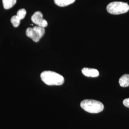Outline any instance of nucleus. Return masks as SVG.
Here are the masks:
<instances>
[{"label": "nucleus", "mask_w": 129, "mask_h": 129, "mask_svg": "<svg viewBox=\"0 0 129 129\" xmlns=\"http://www.w3.org/2000/svg\"><path fill=\"white\" fill-rule=\"evenodd\" d=\"M129 5L127 3L121 2H113L110 3L107 6V11L112 14H120L128 12Z\"/></svg>", "instance_id": "7ed1b4c3"}, {"label": "nucleus", "mask_w": 129, "mask_h": 129, "mask_svg": "<svg viewBox=\"0 0 129 129\" xmlns=\"http://www.w3.org/2000/svg\"><path fill=\"white\" fill-rule=\"evenodd\" d=\"M119 84L121 87H129V74H124L119 79Z\"/></svg>", "instance_id": "0eeeda50"}, {"label": "nucleus", "mask_w": 129, "mask_h": 129, "mask_svg": "<svg viewBox=\"0 0 129 129\" xmlns=\"http://www.w3.org/2000/svg\"><path fill=\"white\" fill-rule=\"evenodd\" d=\"M21 20L16 15H14L11 19V22L14 27H17L20 23Z\"/></svg>", "instance_id": "9d476101"}, {"label": "nucleus", "mask_w": 129, "mask_h": 129, "mask_svg": "<svg viewBox=\"0 0 129 129\" xmlns=\"http://www.w3.org/2000/svg\"><path fill=\"white\" fill-rule=\"evenodd\" d=\"M5 9H9L12 8L16 3V0H2Z\"/></svg>", "instance_id": "1a4fd4ad"}, {"label": "nucleus", "mask_w": 129, "mask_h": 129, "mask_svg": "<svg viewBox=\"0 0 129 129\" xmlns=\"http://www.w3.org/2000/svg\"><path fill=\"white\" fill-rule=\"evenodd\" d=\"M123 104L125 107L129 108V98L125 99L123 101Z\"/></svg>", "instance_id": "f8f14e48"}, {"label": "nucleus", "mask_w": 129, "mask_h": 129, "mask_svg": "<svg viewBox=\"0 0 129 129\" xmlns=\"http://www.w3.org/2000/svg\"><path fill=\"white\" fill-rule=\"evenodd\" d=\"M82 74L88 77L95 78L99 76V72L96 69L84 68L82 69Z\"/></svg>", "instance_id": "423d86ee"}, {"label": "nucleus", "mask_w": 129, "mask_h": 129, "mask_svg": "<svg viewBox=\"0 0 129 129\" xmlns=\"http://www.w3.org/2000/svg\"><path fill=\"white\" fill-rule=\"evenodd\" d=\"M31 20L34 23L40 27H46L48 25L47 21L43 18V14L40 11H37L33 14L31 17Z\"/></svg>", "instance_id": "39448f33"}, {"label": "nucleus", "mask_w": 129, "mask_h": 129, "mask_svg": "<svg viewBox=\"0 0 129 129\" xmlns=\"http://www.w3.org/2000/svg\"><path fill=\"white\" fill-rule=\"evenodd\" d=\"M45 33V28L36 26L33 28H28L26 31V35L31 38L35 42L39 41Z\"/></svg>", "instance_id": "20e7f679"}, {"label": "nucleus", "mask_w": 129, "mask_h": 129, "mask_svg": "<svg viewBox=\"0 0 129 129\" xmlns=\"http://www.w3.org/2000/svg\"><path fill=\"white\" fill-rule=\"evenodd\" d=\"M56 5L60 7H64L74 3L75 0H54Z\"/></svg>", "instance_id": "6e6552de"}, {"label": "nucleus", "mask_w": 129, "mask_h": 129, "mask_svg": "<svg viewBox=\"0 0 129 129\" xmlns=\"http://www.w3.org/2000/svg\"><path fill=\"white\" fill-rule=\"evenodd\" d=\"M26 14V10L24 9H21L17 11V13L16 15L21 20L25 17Z\"/></svg>", "instance_id": "9b49d317"}, {"label": "nucleus", "mask_w": 129, "mask_h": 129, "mask_svg": "<svg viewBox=\"0 0 129 129\" xmlns=\"http://www.w3.org/2000/svg\"><path fill=\"white\" fill-rule=\"evenodd\" d=\"M42 80L49 86H60L64 82V77L52 71H45L40 75Z\"/></svg>", "instance_id": "f257e3e1"}, {"label": "nucleus", "mask_w": 129, "mask_h": 129, "mask_svg": "<svg viewBox=\"0 0 129 129\" xmlns=\"http://www.w3.org/2000/svg\"><path fill=\"white\" fill-rule=\"evenodd\" d=\"M80 106L84 110L90 113H98L104 110V105L101 102L93 100H85Z\"/></svg>", "instance_id": "f03ea898"}]
</instances>
